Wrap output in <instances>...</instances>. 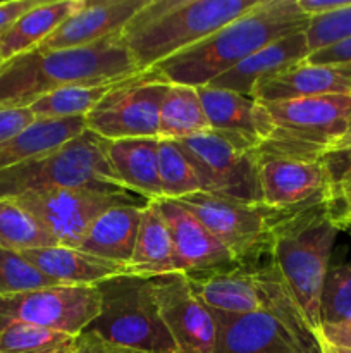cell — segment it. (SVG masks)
<instances>
[{
    "label": "cell",
    "mask_w": 351,
    "mask_h": 353,
    "mask_svg": "<svg viewBox=\"0 0 351 353\" xmlns=\"http://www.w3.org/2000/svg\"><path fill=\"white\" fill-rule=\"evenodd\" d=\"M158 138L105 140V152L120 186L145 200L162 199L158 179Z\"/></svg>",
    "instance_id": "22"
},
{
    "label": "cell",
    "mask_w": 351,
    "mask_h": 353,
    "mask_svg": "<svg viewBox=\"0 0 351 353\" xmlns=\"http://www.w3.org/2000/svg\"><path fill=\"white\" fill-rule=\"evenodd\" d=\"M123 81V79H120ZM119 81L103 83V85H76L58 88L48 95L41 97L31 103L28 109L34 119H69V117H85L96 103L112 90Z\"/></svg>",
    "instance_id": "29"
},
{
    "label": "cell",
    "mask_w": 351,
    "mask_h": 353,
    "mask_svg": "<svg viewBox=\"0 0 351 353\" xmlns=\"http://www.w3.org/2000/svg\"><path fill=\"white\" fill-rule=\"evenodd\" d=\"M351 321V261L330 265L320 295V327Z\"/></svg>",
    "instance_id": "32"
},
{
    "label": "cell",
    "mask_w": 351,
    "mask_h": 353,
    "mask_svg": "<svg viewBox=\"0 0 351 353\" xmlns=\"http://www.w3.org/2000/svg\"><path fill=\"white\" fill-rule=\"evenodd\" d=\"M74 352L76 353H141L131 348L119 347L110 341H105L100 338L98 334L92 333V331H83L79 336H76L74 341Z\"/></svg>",
    "instance_id": "38"
},
{
    "label": "cell",
    "mask_w": 351,
    "mask_h": 353,
    "mask_svg": "<svg viewBox=\"0 0 351 353\" xmlns=\"http://www.w3.org/2000/svg\"><path fill=\"white\" fill-rule=\"evenodd\" d=\"M193 293L209 309L227 314H250L267 309L262 265H236L206 274L188 276Z\"/></svg>",
    "instance_id": "19"
},
{
    "label": "cell",
    "mask_w": 351,
    "mask_h": 353,
    "mask_svg": "<svg viewBox=\"0 0 351 353\" xmlns=\"http://www.w3.org/2000/svg\"><path fill=\"white\" fill-rule=\"evenodd\" d=\"M332 207H334V210H336V217H337V223H339V226L350 228L351 230V195L337 200Z\"/></svg>",
    "instance_id": "43"
},
{
    "label": "cell",
    "mask_w": 351,
    "mask_h": 353,
    "mask_svg": "<svg viewBox=\"0 0 351 353\" xmlns=\"http://www.w3.org/2000/svg\"><path fill=\"white\" fill-rule=\"evenodd\" d=\"M85 130V117L34 119L26 130L0 143V172L55 150Z\"/></svg>",
    "instance_id": "26"
},
{
    "label": "cell",
    "mask_w": 351,
    "mask_h": 353,
    "mask_svg": "<svg viewBox=\"0 0 351 353\" xmlns=\"http://www.w3.org/2000/svg\"><path fill=\"white\" fill-rule=\"evenodd\" d=\"M74 341H67V343H61V345H54V347H45V348H38V350H30V352H21V353H74Z\"/></svg>",
    "instance_id": "44"
},
{
    "label": "cell",
    "mask_w": 351,
    "mask_h": 353,
    "mask_svg": "<svg viewBox=\"0 0 351 353\" xmlns=\"http://www.w3.org/2000/svg\"><path fill=\"white\" fill-rule=\"evenodd\" d=\"M308 55L305 31H298L255 52L233 69L213 79L209 86L251 97L257 83L305 61Z\"/></svg>",
    "instance_id": "20"
},
{
    "label": "cell",
    "mask_w": 351,
    "mask_h": 353,
    "mask_svg": "<svg viewBox=\"0 0 351 353\" xmlns=\"http://www.w3.org/2000/svg\"><path fill=\"white\" fill-rule=\"evenodd\" d=\"M169 88L155 69L116 83L85 116L86 130L103 140L158 138V116Z\"/></svg>",
    "instance_id": "11"
},
{
    "label": "cell",
    "mask_w": 351,
    "mask_h": 353,
    "mask_svg": "<svg viewBox=\"0 0 351 353\" xmlns=\"http://www.w3.org/2000/svg\"><path fill=\"white\" fill-rule=\"evenodd\" d=\"M148 0H98L88 2L61 24L43 43L41 50H65L88 47L116 37L147 6Z\"/></svg>",
    "instance_id": "17"
},
{
    "label": "cell",
    "mask_w": 351,
    "mask_h": 353,
    "mask_svg": "<svg viewBox=\"0 0 351 353\" xmlns=\"http://www.w3.org/2000/svg\"><path fill=\"white\" fill-rule=\"evenodd\" d=\"M174 248L167 223L158 209L157 200H150L141 210L136 245L127 265V274L153 279L174 274Z\"/></svg>",
    "instance_id": "25"
},
{
    "label": "cell",
    "mask_w": 351,
    "mask_h": 353,
    "mask_svg": "<svg viewBox=\"0 0 351 353\" xmlns=\"http://www.w3.org/2000/svg\"><path fill=\"white\" fill-rule=\"evenodd\" d=\"M0 245L26 252L55 247L57 241L16 199H0Z\"/></svg>",
    "instance_id": "30"
},
{
    "label": "cell",
    "mask_w": 351,
    "mask_h": 353,
    "mask_svg": "<svg viewBox=\"0 0 351 353\" xmlns=\"http://www.w3.org/2000/svg\"><path fill=\"white\" fill-rule=\"evenodd\" d=\"M48 286H58V283L38 271L21 252L0 245V295H16Z\"/></svg>",
    "instance_id": "33"
},
{
    "label": "cell",
    "mask_w": 351,
    "mask_h": 353,
    "mask_svg": "<svg viewBox=\"0 0 351 353\" xmlns=\"http://www.w3.org/2000/svg\"><path fill=\"white\" fill-rule=\"evenodd\" d=\"M86 0H54L41 2L17 19V23L0 38L3 62L40 47L64 21L85 7Z\"/></svg>",
    "instance_id": "27"
},
{
    "label": "cell",
    "mask_w": 351,
    "mask_h": 353,
    "mask_svg": "<svg viewBox=\"0 0 351 353\" xmlns=\"http://www.w3.org/2000/svg\"><path fill=\"white\" fill-rule=\"evenodd\" d=\"M198 95L210 130L243 148L260 147L257 100L213 86L198 88Z\"/></svg>",
    "instance_id": "23"
},
{
    "label": "cell",
    "mask_w": 351,
    "mask_h": 353,
    "mask_svg": "<svg viewBox=\"0 0 351 353\" xmlns=\"http://www.w3.org/2000/svg\"><path fill=\"white\" fill-rule=\"evenodd\" d=\"M96 288L100 312L86 331L141 353H179L162 319L151 279L120 274Z\"/></svg>",
    "instance_id": "7"
},
{
    "label": "cell",
    "mask_w": 351,
    "mask_h": 353,
    "mask_svg": "<svg viewBox=\"0 0 351 353\" xmlns=\"http://www.w3.org/2000/svg\"><path fill=\"white\" fill-rule=\"evenodd\" d=\"M209 130L198 88L169 83L158 116V140L178 141Z\"/></svg>",
    "instance_id": "28"
},
{
    "label": "cell",
    "mask_w": 351,
    "mask_h": 353,
    "mask_svg": "<svg viewBox=\"0 0 351 353\" xmlns=\"http://www.w3.org/2000/svg\"><path fill=\"white\" fill-rule=\"evenodd\" d=\"M305 61L312 64H351V38L313 52Z\"/></svg>",
    "instance_id": "40"
},
{
    "label": "cell",
    "mask_w": 351,
    "mask_h": 353,
    "mask_svg": "<svg viewBox=\"0 0 351 353\" xmlns=\"http://www.w3.org/2000/svg\"><path fill=\"white\" fill-rule=\"evenodd\" d=\"M157 203L171 233L176 271L196 276L236 268L233 255L188 207L167 199H158Z\"/></svg>",
    "instance_id": "16"
},
{
    "label": "cell",
    "mask_w": 351,
    "mask_h": 353,
    "mask_svg": "<svg viewBox=\"0 0 351 353\" xmlns=\"http://www.w3.org/2000/svg\"><path fill=\"white\" fill-rule=\"evenodd\" d=\"M74 353H76V352H74Z\"/></svg>",
    "instance_id": "46"
},
{
    "label": "cell",
    "mask_w": 351,
    "mask_h": 353,
    "mask_svg": "<svg viewBox=\"0 0 351 353\" xmlns=\"http://www.w3.org/2000/svg\"><path fill=\"white\" fill-rule=\"evenodd\" d=\"M100 312L96 286H48L0 295V316L43 330L79 336Z\"/></svg>",
    "instance_id": "13"
},
{
    "label": "cell",
    "mask_w": 351,
    "mask_h": 353,
    "mask_svg": "<svg viewBox=\"0 0 351 353\" xmlns=\"http://www.w3.org/2000/svg\"><path fill=\"white\" fill-rule=\"evenodd\" d=\"M157 161L162 199L181 200L202 192L195 169L182 154L178 141L158 140Z\"/></svg>",
    "instance_id": "31"
},
{
    "label": "cell",
    "mask_w": 351,
    "mask_h": 353,
    "mask_svg": "<svg viewBox=\"0 0 351 353\" xmlns=\"http://www.w3.org/2000/svg\"><path fill=\"white\" fill-rule=\"evenodd\" d=\"M262 202L272 209L299 210L332 203V176L323 161L258 154Z\"/></svg>",
    "instance_id": "14"
},
{
    "label": "cell",
    "mask_w": 351,
    "mask_h": 353,
    "mask_svg": "<svg viewBox=\"0 0 351 353\" xmlns=\"http://www.w3.org/2000/svg\"><path fill=\"white\" fill-rule=\"evenodd\" d=\"M16 200L36 217L57 245L71 248H78L93 223L112 207L148 202L124 190L93 188L26 193Z\"/></svg>",
    "instance_id": "12"
},
{
    "label": "cell",
    "mask_w": 351,
    "mask_h": 353,
    "mask_svg": "<svg viewBox=\"0 0 351 353\" xmlns=\"http://www.w3.org/2000/svg\"><path fill=\"white\" fill-rule=\"evenodd\" d=\"M317 340L322 353H351V321L341 326H322Z\"/></svg>",
    "instance_id": "36"
},
{
    "label": "cell",
    "mask_w": 351,
    "mask_h": 353,
    "mask_svg": "<svg viewBox=\"0 0 351 353\" xmlns=\"http://www.w3.org/2000/svg\"><path fill=\"white\" fill-rule=\"evenodd\" d=\"M310 17L296 0H260L186 50L155 65L169 83L203 88L267 45L308 28Z\"/></svg>",
    "instance_id": "1"
},
{
    "label": "cell",
    "mask_w": 351,
    "mask_h": 353,
    "mask_svg": "<svg viewBox=\"0 0 351 353\" xmlns=\"http://www.w3.org/2000/svg\"><path fill=\"white\" fill-rule=\"evenodd\" d=\"M76 188L124 190L107 157L105 140L89 130L48 154L0 172V199Z\"/></svg>",
    "instance_id": "6"
},
{
    "label": "cell",
    "mask_w": 351,
    "mask_h": 353,
    "mask_svg": "<svg viewBox=\"0 0 351 353\" xmlns=\"http://www.w3.org/2000/svg\"><path fill=\"white\" fill-rule=\"evenodd\" d=\"M3 64V57H2V50H0V65Z\"/></svg>",
    "instance_id": "45"
},
{
    "label": "cell",
    "mask_w": 351,
    "mask_h": 353,
    "mask_svg": "<svg viewBox=\"0 0 351 353\" xmlns=\"http://www.w3.org/2000/svg\"><path fill=\"white\" fill-rule=\"evenodd\" d=\"M43 0H7L0 2V38L17 23L19 17L30 12L31 9L41 3Z\"/></svg>",
    "instance_id": "39"
},
{
    "label": "cell",
    "mask_w": 351,
    "mask_h": 353,
    "mask_svg": "<svg viewBox=\"0 0 351 353\" xmlns=\"http://www.w3.org/2000/svg\"><path fill=\"white\" fill-rule=\"evenodd\" d=\"M74 336L0 316V353H21L67 343Z\"/></svg>",
    "instance_id": "34"
},
{
    "label": "cell",
    "mask_w": 351,
    "mask_h": 353,
    "mask_svg": "<svg viewBox=\"0 0 351 353\" xmlns=\"http://www.w3.org/2000/svg\"><path fill=\"white\" fill-rule=\"evenodd\" d=\"M305 37L310 54L351 38V3L336 12L310 17Z\"/></svg>",
    "instance_id": "35"
},
{
    "label": "cell",
    "mask_w": 351,
    "mask_h": 353,
    "mask_svg": "<svg viewBox=\"0 0 351 353\" xmlns=\"http://www.w3.org/2000/svg\"><path fill=\"white\" fill-rule=\"evenodd\" d=\"M210 312L217 326L213 353H322L317 333L291 292L267 310Z\"/></svg>",
    "instance_id": "8"
},
{
    "label": "cell",
    "mask_w": 351,
    "mask_h": 353,
    "mask_svg": "<svg viewBox=\"0 0 351 353\" xmlns=\"http://www.w3.org/2000/svg\"><path fill=\"white\" fill-rule=\"evenodd\" d=\"M327 95H351V64L301 61L257 83L251 99L257 102H281Z\"/></svg>",
    "instance_id": "18"
},
{
    "label": "cell",
    "mask_w": 351,
    "mask_h": 353,
    "mask_svg": "<svg viewBox=\"0 0 351 353\" xmlns=\"http://www.w3.org/2000/svg\"><path fill=\"white\" fill-rule=\"evenodd\" d=\"M299 9L308 17L323 16V14L336 12L343 7L350 6L351 0H296Z\"/></svg>",
    "instance_id": "41"
},
{
    "label": "cell",
    "mask_w": 351,
    "mask_h": 353,
    "mask_svg": "<svg viewBox=\"0 0 351 353\" xmlns=\"http://www.w3.org/2000/svg\"><path fill=\"white\" fill-rule=\"evenodd\" d=\"M341 226L332 203L295 210L274 231L270 261L313 331L320 330V295Z\"/></svg>",
    "instance_id": "4"
},
{
    "label": "cell",
    "mask_w": 351,
    "mask_h": 353,
    "mask_svg": "<svg viewBox=\"0 0 351 353\" xmlns=\"http://www.w3.org/2000/svg\"><path fill=\"white\" fill-rule=\"evenodd\" d=\"M350 119L351 95L257 102L258 154L323 161Z\"/></svg>",
    "instance_id": "5"
},
{
    "label": "cell",
    "mask_w": 351,
    "mask_h": 353,
    "mask_svg": "<svg viewBox=\"0 0 351 353\" xmlns=\"http://www.w3.org/2000/svg\"><path fill=\"white\" fill-rule=\"evenodd\" d=\"M120 34V33H119ZM119 34L88 47L34 50L0 65V110L28 109L41 97L76 85H103L138 74Z\"/></svg>",
    "instance_id": "2"
},
{
    "label": "cell",
    "mask_w": 351,
    "mask_h": 353,
    "mask_svg": "<svg viewBox=\"0 0 351 353\" xmlns=\"http://www.w3.org/2000/svg\"><path fill=\"white\" fill-rule=\"evenodd\" d=\"M38 271L58 285L96 286L114 276L127 274L126 265L95 257L79 248L55 247L21 252Z\"/></svg>",
    "instance_id": "21"
},
{
    "label": "cell",
    "mask_w": 351,
    "mask_h": 353,
    "mask_svg": "<svg viewBox=\"0 0 351 353\" xmlns=\"http://www.w3.org/2000/svg\"><path fill=\"white\" fill-rule=\"evenodd\" d=\"M260 0H148L120 31L138 71H150L186 50Z\"/></svg>",
    "instance_id": "3"
},
{
    "label": "cell",
    "mask_w": 351,
    "mask_h": 353,
    "mask_svg": "<svg viewBox=\"0 0 351 353\" xmlns=\"http://www.w3.org/2000/svg\"><path fill=\"white\" fill-rule=\"evenodd\" d=\"M198 178L202 192L246 203L262 202L258 148H243L215 131L178 140Z\"/></svg>",
    "instance_id": "10"
},
{
    "label": "cell",
    "mask_w": 351,
    "mask_h": 353,
    "mask_svg": "<svg viewBox=\"0 0 351 353\" xmlns=\"http://www.w3.org/2000/svg\"><path fill=\"white\" fill-rule=\"evenodd\" d=\"M188 207L210 233L233 255L237 265H258V261L270 255L275 228L295 210H279L265 203H246L198 192L184 196Z\"/></svg>",
    "instance_id": "9"
},
{
    "label": "cell",
    "mask_w": 351,
    "mask_h": 353,
    "mask_svg": "<svg viewBox=\"0 0 351 353\" xmlns=\"http://www.w3.org/2000/svg\"><path fill=\"white\" fill-rule=\"evenodd\" d=\"M147 203H131L107 210L89 228L78 247L79 250L127 268L136 245L141 210Z\"/></svg>",
    "instance_id": "24"
},
{
    "label": "cell",
    "mask_w": 351,
    "mask_h": 353,
    "mask_svg": "<svg viewBox=\"0 0 351 353\" xmlns=\"http://www.w3.org/2000/svg\"><path fill=\"white\" fill-rule=\"evenodd\" d=\"M346 161H351V119L343 137L332 145L329 154L323 157V162H326V164H339V162Z\"/></svg>",
    "instance_id": "42"
},
{
    "label": "cell",
    "mask_w": 351,
    "mask_h": 353,
    "mask_svg": "<svg viewBox=\"0 0 351 353\" xmlns=\"http://www.w3.org/2000/svg\"><path fill=\"white\" fill-rule=\"evenodd\" d=\"M151 281L162 319L179 353H213L215 321L209 307L193 293L188 276L174 272Z\"/></svg>",
    "instance_id": "15"
},
{
    "label": "cell",
    "mask_w": 351,
    "mask_h": 353,
    "mask_svg": "<svg viewBox=\"0 0 351 353\" xmlns=\"http://www.w3.org/2000/svg\"><path fill=\"white\" fill-rule=\"evenodd\" d=\"M34 121L30 109H2L0 110V143L16 137Z\"/></svg>",
    "instance_id": "37"
}]
</instances>
